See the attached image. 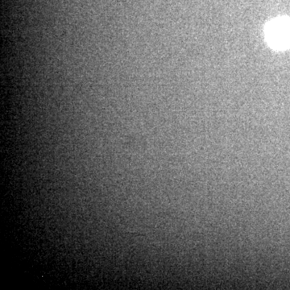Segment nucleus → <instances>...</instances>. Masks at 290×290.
Returning <instances> with one entry per match:
<instances>
[{
    "label": "nucleus",
    "instance_id": "f257e3e1",
    "mask_svg": "<svg viewBox=\"0 0 290 290\" xmlns=\"http://www.w3.org/2000/svg\"><path fill=\"white\" fill-rule=\"evenodd\" d=\"M266 40L273 48L284 50L290 46V22L277 19L268 23L265 29Z\"/></svg>",
    "mask_w": 290,
    "mask_h": 290
}]
</instances>
